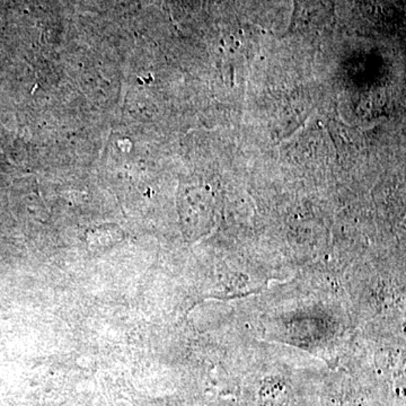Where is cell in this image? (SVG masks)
<instances>
[{"label":"cell","instance_id":"6da1fadb","mask_svg":"<svg viewBox=\"0 0 406 406\" xmlns=\"http://www.w3.org/2000/svg\"><path fill=\"white\" fill-rule=\"evenodd\" d=\"M262 398L267 406H287L288 398H289L287 387L279 383L267 385V386L265 385Z\"/></svg>","mask_w":406,"mask_h":406}]
</instances>
